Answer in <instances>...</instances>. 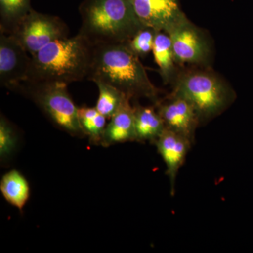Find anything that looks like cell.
<instances>
[{
	"label": "cell",
	"mask_w": 253,
	"mask_h": 253,
	"mask_svg": "<svg viewBox=\"0 0 253 253\" xmlns=\"http://www.w3.org/2000/svg\"><path fill=\"white\" fill-rule=\"evenodd\" d=\"M88 79L116 88L129 99L146 98L157 104L159 89L150 81L137 55L126 42L94 46Z\"/></svg>",
	"instance_id": "6da1fadb"
},
{
	"label": "cell",
	"mask_w": 253,
	"mask_h": 253,
	"mask_svg": "<svg viewBox=\"0 0 253 253\" xmlns=\"http://www.w3.org/2000/svg\"><path fill=\"white\" fill-rule=\"evenodd\" d=\"M94 46L78 33L51 42L31 56L30 83H69L87 78Z\"/></svg>",
	"instance_id": "7a4b0ae2"
},
{
	"label": "cell",
	"mask_w": 253,
	"mask_h": 253,
	"mask_svg": "<svg viewBox=\"0 0 253 253\" xmlns=\"http://www.w3.org/2000/svg\"><path fill=\"white\" fill-rule=\"evenodd\" d=\"M81 14L79 33L93 46L126 42L145 27L131 0H86Z\"/></svg>",
	"instance_id": "3957f363"
},
{
	"label": "cell",
	"mask_w": 253,
	"mask_h": 253,
	"mask_svg": "<svg viewBox=\"0 0 253 253\" xmlns=\"http://www.w3.org/2000/svg\"><path fill=\"white\" fill-rule=\"evenodd\" d=\"M172 94L189 101L201 123L217 117L236 99L232 88L208 70H191L178 74Z\"/></svg>",
	"instance_id": "277c9868"
},
{
	"label": "cell",
	"mask_w": 253,
	"mask_h": 253,
	"mask_svg": "<svg viewBox=\"0 0 253 253\" xmlns=\"http://www.w3.org/2000/svg\"><path fill=\"white\" fill-rule=\"evenodd\" d=\"M67 84L59 82L23 83L16 91L31 98L55 126L71 135L86 136Z\"/></svg>",
	"instance_id": "5b68a950"
},
{
	"label": "cell",
	"mask_w": 253,
	"mask_h": 253,
	"mask_svg": "<svg viewBox=\"0 0 253 253\" xmlns=\"http://www.w3.org/2000/svg\"><path fill=\"white\" fill-rule=\"evenodd\" d=\"M6 33L14 36L31 56L51 42L68 37V27L59 18L32 9Z\"/></svg>",
	"instance_id": "8992f818"
},
{
	"label": "cell",
	"mask_w": 253,
	"mask_h": 253,
	"mask_svg": "<svg viewBox=\"0 0 253 253\" xmlns=\"http://www.w3.org/2000/svg\"><path fill=\"white\" fill-rule=\"evenodd\" d=\"M11 33H0V83L16 91L29 79L31 56Z\"/></svg>",
	"instance_id": "52a82bcc"
},
{
	"label": "cell",
	"mask_w": 253,
	"mask_h": 253,
	"mask_svg": "<svg viewBox=\"0 0 253 253\" xmlns=\"http://www.w3.org/2000/svg\"><path fill=\"white\" fill-rule=\"evenodd\" d=\"M177 64H204L211 55V46L202 31L188 18L168 32Z\"/></svg>",
	"instance_id": "ba28073f"
},
{
	"label": "cell",
	"mask_w": 253,
	"mask_h": 253,
	"mask_svg": "<svg viewBox=\"0 0 253 253\" xmlns=\"http://www.w3.org/2000/svg\"><path fill=\"white\" fill-rule=\"evenodd\" d=\"M156 105L166 129L184 136L194 144L196 129L201 122L192 105L184 98L172 94Z\"/></svg>",
	"instance_id": "9c48e42d"
},
{
	"label": "cell",
	"mask_w": 253,
	"mask_h": 253,
	"mask_svg": "<svg viewBox=\"0 0 253 253\" xmlns=\"http://www.w3.org/2000/svg\"><path fill=\"white\" fill-rule=\"evenodd\" d=\"M136 16L145 27L167 33L186 20L178 0H131Z\"/></svg>",
	"instance_id": "30bf717a"
},
{
	"label": "cell",
	"mask_w": 253,
	"mask_h": 253,
	"mask_svg": "<svg viewBox=\"0 0 253 253\" xmlns=\"http://www.w3.org/2000/svg\"><path fill=\"white\" fill-rule=\"evenodd\" d=\"M155 145L166 164V174L170 182L171 194L174 195L178 173L185 162L193 144L184 136L166 129Z\"/></svg>",
	"instance_id": "8fae6325"
},
{
	"label": "cell",
	"mask_w": 253,
	"mask_h": 253,
	"mask_svg": "<svg viewBox=\"0 0 253 253\" xmlns=\"http://www.w3.org/2000/svg\"><path fill=\"white\" fill-rule=\"evenodd\" d=\"M110 119L103 135V146L136 141L134 108L131 106L130 99H126Z\"/></svg>",
	"instance_id": "7c38bea8"
},
{
	"label": "cell",
	"mask_w": 253,
	"mask_h": 253,
	"mask_svg": "<svg viewBox=\"0 0 253 253\" xmlns=\"http://www.w3.org/2000/svg\"><path fill=\"white\" fill-rule=\"evenodd\" d=\"M136 141L156 142L166 129L162 118L152 106H134Z\"/></svg>",
	"instance_id": "4fadbf2b"
},
{
	"label": "cell",
	"mask_w": 253,
	"mask_h": 253,
	"mask_svg": "<svg viewBox=\"0 0 253 253\" xmlns=\"http://www.w3.org/2000/svg\"><path fill=\"white\" fill-rule=\"evenodd\" d=\"M0 191L4 199L22 211L31 196V188L26 178L16 169L4 174L0 182Z\"/></svg>",
	"instance_id": "5bb4252c"
},
{
	"label": "cell",
	"mask_w": 253,
	"mask_h": 253,
	"mask_svg": "<svg viewBox=\"0 0 253 253\" xmlns=\"http://www.w3.org/2000/svg\"><path fill=\"white\" fill-rule=\"evenodd\" d=\"M152 53L159 67L160 73L166 84L175 81L176 67L170 38L165 32L159 31L155 38Z\"/></svg>",
	"instance_id": "9a60e30c"
},
{
	"label": "cell",
	"mask_w": 253,
	"mask_h": 253,
	"mask_svg": "<svg viewBox=\"0 0 253 253\" xmlns=\"http://www.w3.org/2000/svg\"><path fill=\"white\" fill-rule=\"evenodd\" d=\"M78 116L84 134L92 144H101L107 118L96 108L89 107L78 108Z\"/></svg>",
	"instance_id": "2e32d148"
},
{
	"label": "cell",
	"mask_w": 253,
	"mask_h": 253,
	"mask_svg": "<svg viewBox=\"0 0 253 253\" xmlns=\"http://www.w3.org/2000/svg\"><path fill=\"white\" fill-rule=\"evenodd\" d=\"M99 94L96 109L106 118H111L129 98L116 88L101 81L95 82Z\"/></svg>",
	"instance_id": "e0dca14e"
},
{
	"label": "cell",
	"mask_w": 253,
	"mask_h": 253,
	"mask_svg": "<svg viewBox=\"0 0 253 253\" xmlns=\"http://www.w3.org/2000/svg\"><path fill=\"white\" fill-rule=\"evenodd\" d=\"M30 0H0L1 31L9 32L31 10Z\"/></svg>",
	"instance_id": "ac0fdd59"
},
{
	"label": "cell",
	"mask_w": 253,
	"mask_h": 253,
	"mask_svg": "<svg viewBox=\"0 0 253 253\" xmlns=\"http://www.w3.org/2000/svg\"><path fill=\"white\" fill-rule=\"evenodd\" d=\"M158 31L153 28L144 27L135 36L126 42V45L139 58H144L152 51Z\"/></svg>",
	"instance_id": "d6986e66"
},
{
	"label": "cell",
	"mask_w": 253,
	"mask_h": 253,
	"mask_svg": "<svg viewBox=\"0 0 253 253\" xmlns=\"http://www.w3.org/2000/svg\"><path fill=\"white\" fill-rule=\"evenodd\" d=\"M18 139L14 126L2 116L0 120V157L1 161L7 159L14 154Z\"/></svg>",
	"instance_id": "ffe728a7"
}]
</instances>
